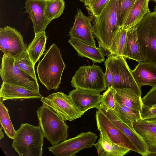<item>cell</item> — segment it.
<instances>
[{
	"label": "cell",
	"mask_w": 156,
	"mask_h": 156,
	"mask_svg": "<svg viewBox=\"0 0 156 156\" xmlns=\"http://www.w3.org/2000/svg\"><path fill=\"white\" fill-rule=\"evenodd\" d=\"M156 107V105H154L153 106V108H155V107Z\"/></svg>",
	"instance_id": "42"
},
{
	"label": "cell",
	"mask_w": 156,
	"mask_h": 156,
	"mask_svg": "<svg viewBox=\"0 0 156 156\" xmlns=\"http://www.w3.org/2000/svg\"><path fill=\"white\" fill-rule=\"evenodd\" d=\"M48 0H27L24 8L25 12L33 24L35 34L45 32L51 23L46 16L45 9Z\"/></svg>",
	"instance_id": "15"
},
{
	"label": "cell",
	"mask_w": 156,
	"mask_h": 156,
	"mask_svg": "<svg viewBox=\"0 0 156 156\" xmlns=\"http://www.w3.org/2000/svg\"><path fill=\"white\" fill-rule=\"evenodd\" d=\"M154 1L156 4V0H151Z\"/></svg>",
	"instance_id": "41"
},
{
	"label": "cell",
	"mask_w": 156,
	"mask_h": 156,
	"mask_svg": "<svg viewBox=\"0 0 156 156\" xmlns=\"http://www.w3.org/2000/svg\"><path fill=\"white\" fill-rule=\"evenodd\" d=\"M79 0L82 2H84L87 0Z\"/></svg>",
	"instance_id": "39"
},
{
	"label": "cell",
	"mask_w": 156,
	"mask_h": 156,
	"mask_svg": "<svg viewBox=\"0 0 156 156\" xmlns=\"http://www.w3.org/2000/svg\"><path fill=\"white\" fill-rule=\"evenodd\" d=\"M134 0H117L116 14L118 23L122 27Z\"/></svg>",
	"instance_id": "31"
},
{
	"label": "cell",
	"mask_w": 156,
	"mask_h": 156,
	"mask_svg": "<svg viewBox=\"0 0 156 156\" xmlns=\"http://www.w3.org/2000/svg\"><path fill=\"white\" fill-rule=\"evenodd\" d=\"M131 72L138 86H156V66L146 62H140Z\"/></svg>",
	"instance_id": "18"
},
{
	"label": "cell",
	"mask_w": 156,
	"mask_h": 156,
	"mask_svg": "<svg viewBox=\"0 0 156 156\" xmlns=\"http://www.w3.org/2000/svg\"><path fill=\"white\" fill-rule=\"evenodd\" d=\"M117 0H110L100 15L94 16L93 32L102 50L108 52L113 37L120 27L116 14Z\"/></svg>",
	"instance_id": "2"
},
{
	"label": "cell",
	"mask_w": 156,
	"mask_h": 156,
	"mask_svg": "<svg viewBox=\"0 0 156 156\" xmlns=\"http://www.w3.org/2000/svg\"><path fill=\"white\" fill-rule=\"evenodd\" d=\"M71 84L75 88L99 92L106 90L107 87L105 73L100 66L94 64L80 66L73 77Z\"/></svg>",
	"instance_id": "7"
},
{
	"label": "cell",
	"mask_w": 156,
	"mask_h": 156,
	"mask_svg": "<svg viewBox=\"0 0 156 156\" xmlns=\"http://www.w3.org/2000/svg\"><path fill=\"white\" fill-rule=\"evenodd\" d=\"M27 47L16 29L9 26L0 28V49L4 55L14 57L26 51Z\"/></svg>",
	"instance_id": "12"
},
{
	"label": "cell",
	"mask_w": 156,
	"mask_h": 156,
	"mask_svg": "<svg viewBox=\"0 0 156 156\" xmlns=\"http://www.w3.org/2000/svg\"><path fill=\"white\" fill-rule=\"evenodd\" d=\"M104 64L112 73L113 88H130L141 95L140 88L136 82L125 58L121 56L108 55Z\"/></svg>",
	"instance_id": "6"
},
{
	"label": "cell",
	"mask_w": 156,
	"mask_h": 156,
	"mask_svg": "<svg viewBox=\"0 0 156 156\" xmlns=\"http://www.w3.org/2000/svg\"><path fill=\"white\" fill-rule=\"evenodd\" d=\"M14 63L25 73L37 80L34 66L30 59L26 51L14 57Z\"/></svg>",
	"instance_id": "29"
},
{
	"label": "cell",
	"mask_w": 156,
	"mask_h": 156,
	"mask_svg": "<svg viewBox=\"0 0 156 156\" xmlns=\"http://www.w3.org/2000/svg\"><path fill=\"white\" fill-rule=\"evenodd\" d=\"M122 56L125 58L132 59L138 62L146 61L138 41L137 32L135 27L127 30Z\"/></svg>",
	"instance_id": "21"
},
{
	"label": "cell",
	"mask_w": 156,
	"mask_h": 156,
	"mask_svg": "<svg viewBox=\"0 0 156 156\" xmlns=\"http://www.w3.org/2000/svg\"><path fill=\"white\" fill-rule=\"evenodd\" d=\"M65 6L64 0H48L45 9V14L51 22L59 17L63 13Z\"/></svg>",
	"instance_id": "30"
},
{
	"label": "cell",
	"mask_w": 156,
	"mask_h": 156,
	"mask_svg": "<svg viewBox=\"0 0 156 156\" xmlns=\"http://www.w3.org/2000/svg\"><path fill=\"white\" fill-rule=\"evenodd\" d=\"M115 100L119 103L125 106L141 116L143 103L140 95L129 88L115 89Z\"/></svg>",
	"instance_id": "20"
},
{
	"label": "cell",
	"mask_w": 156,
	"mask_h": 156,
	"mask_svg": "<svg viewBox=\"0 0 156 156\" xmlns=\"http://www.w3.org/2000/svg\"><path fill=\"white\" fill-rule=\"evenodd\" d=\"M35 34L34 39L29 44L26 51L34 66L43 54L47 42L45 32Z\"/></svg>",
	"instance_id": "25"
},
{
	"label": "cell",
	"mask_w": 156,
	"mask_h": 156,
	"mask_svg": "<svg viewBox=\"0 0 156 156\" xmlns=\"http://www.w3.org/2000/svg\"><path fill=\"white\" fill-rule=\"evenodd\" d=\"M105 67L106 70L105 73V79L106 85L108 88H109L112 86V76L108 68L106 66Z\"/></svg>",
	"instance_id": "36"
},
{
	"label": "cell",
	"mask_w": 156,
	"mask_h": 156,
	"mask_svg": "<svg viewBox=\"0 0 156 156\" xmlns=\"http://www.w3.org/2000/svg\"><path fill=\"white\" fill-rule=\"evenodd\" d=\"M143 104L151 107L156 105V86L152 87L147 94L142 98Z\"/></svg>",
	"instance_id": "34"
},
{
	"label": "cell",
	"mask_w": 156,
	"mask_h": 156,
	"mask_svg": "<svg viewBox=\"0 0 156 156\" xmlns=\"http://www.w3.org/2000/svg\"><path fill=\"white\" fill-rule=\"evenodd\" d=\"M115 89L112 87L108 88L102 94V100L99 108L106 112L110 110H115L116 102L115 98Z\"/></svg>",
	"instance_id": "32"
},
{
	"label": "cell",
	"mask_w": 156,
	"mask_h": 156,
	"mask_svg": "<svg viewBox=\"0 0 156 156\" xmlns=\"http://www.w3.org/2000/svg\"><path fill=\"white\" fill-rule=\"evenodd\" d=\"M43 104L51 108L65 121H73L83 115L71 98L63 92H57L46 97H42Z\"/></svg>",
	"instance_id": "10"
},
{
	"label": "cell",
	"mask_w": 156,
	"mask_h": 156,
	"mask_svg": "<svg viewBox=\"0 0 156 156\" xmlns=\"http://www.w3.org/2000/svg\"><path fill=\"white\" fill-rule=\"evenodd\" d=\"M69 95L83 115L91 108L98 109L102 98L100 92L76 88L70 91Z\"/></svg>",
	"instance_id": "16"
},
{
	"label": "cell",
	"mask_w": 156,
	"mask_h": 156,
	"mask_svg": "<svg viewBox=\"0 0 156 156\" xmlns=\"http://www.w3.org/2000/svg\"><path fill=\"white\" fill-rule=\"evenodd\" d=\"M103 113L131 140L142 156H147L148 147L142 137L136 132L133 125L124 122L117 115L114 110L106 112L99 108Z\"/></svg>",
	"instance_id": "14"
},
{
	"label": "cell",
	"mask_w": 156,
	"mask_h": 156,
	"mask_svg": "<svg viewBox=\"0 0 156 156\" xmlns=\"http://www.w3.org/2000/svg\"><path fill=\"white\" fill-rule=\"evenodd\" d=\"M98 138L95 134L90 131L83 132L48 148L57 156H75L80 150L92 147Z\"/></svg>",
	"instance_id": "9"
},
{
	"label": "cell",
	"mask_w": 156,
	"mask_h": 156,
	"mask_svg": "<svg viewBox=\"0 0 156 156\" xmlns=\"http://www.w3.org/2000/svg\"><path fill=\"white\" fill-rule=\"evenodd\" d=\"M3 101L0 98V120L1 126L5 134L10 138L13 139L16 133L9 114L8 110L3 103Z\"/></svg>",
	"instance_id": "28"
},
{
	"label": "cell",
	"mask_w": 156,
	"mask_h": 156,
	"mask_svg": "<svg viewBox=\"0 0 156 156\" xmlns=\"http://www.w3.org/2000/svg\"><path fill=\"white\" fill-rule=\"evenodd\" d=\"M114 110L121 120L128 125H133V123L142 119L141 115L116 101L115 108Z\"/></svg>",
	"instance_id": "27"
},
{
	"label": "cell",
	"mask_w": 156,
	"mask_h": 156,
	"mask_svg": "<svg viewBox=\"0 0 156 156\" xmlns=\"http://www.w3.org/2000/svg\"></svg>",
	"instance_id": "43"
},
{
	"label": "cell",
	"mask_w": 156,
	"mask_h": 156,
	"mask_svg": "<svg viewBox=\"0 0 156 156\" xmlns=\"http://www.w3.org/2000/svg\"><path fill=\"white\" fill-rule=\"evenodd\" d=\"M133 126L148 147V156H156V125L141 119L133 123Z\"/></svg>",
	"instance_id": "19"
},
{
	"label": "cell",
	"mask_w": 156,
	"mask_h": 156,
	"mask_svg": "<svg viewBox=\"0 0 156 156\" xmlns=\"http://www.w3.org/2000/svg\"><path fill=\"white\" fill-rule=\"evenodd\" d=\"M65 67L59 48L53 44L39 62L37 69L38 78L48 90H56L61 83L62 76Z\"/></svg>",
	"instance_id": "1"
},
{
	"label": "cell",
	"mask_w": 156,
	"mask_h": 156,
	"mask_svg": "<svg viewBox=\"0 0 156 156\" xmlns=\"http://www.w3.org/2000/svg\"><path fill=\"white\" fill-rule=\"evenodd\" d=\"M68 42L80 57L87 58L94 63H101L105 60L101 49L87 44L78 40L70 38Z\"/></svg>",
	"instance_id": "24"
},
{
	"label": "cell",
	"mask_w": 156,
	"mask_h": 156,
	"mask_svg": "<svg viewBox=\"0 0 156 156\" xmlns=\"http://www.w3.org/2000/svg\"><path fill=\"white\" fill-rule=\"evenodd\" d=\"M154 11L156 13V6H155Z\"/></svg>",
	"instance_id": "40"
},
{
	"label": "cell",
	"mask_w": 156,
	"mask_h": 156,
	"mask_svg": "<svg viewBox=\"0 0 156 156\" xmlns=\"http://www.w3.org/2000/svg\"><path fill=\"white\" fill-rule=\"evenodd\" d=\"M135 27L145 62L156 66V13L147 14Z\"/></svg>",
	"instance_id": "5"
},
{
	"label": "cell",
	"mask_w": 156,
	"mask_h": 156,
	"mask_svg": "<svg viewBox=\"0 0 156 156\" xmlns=\"http://www.w3.org/2000/svg\"><path fill=\"white\" fill-rule=\"evenodd\" d=\"M36 112L39 126L52 146L67 139L68 126L51 108L43 104Z\"/></svg>",
	"instance_id": "4"
},
{
	"label": "cell",
	"mask_w": 156,
	"mask_h": 156,
	"mask_svg": "<svg viewBox=\"0 0 156 156\" xmlns=\"http://www.w3.org/2000/svg\"><path fill=\"white\" fill-rule=\"evenodd\" d=\"M42 97L40 93L20 86L2 83L0 98L4 101L11 100L23 101L27 99H39Z\"/></svg>",
	"instance_id": "17"
},
{
	"label": "cell",
	"mask_w": 156,
	"mask_h": 156,
	"mask_svg": "<svg viewBox=\"0 0 156 156\" xmlns=\"http://www.w3.org/2000/svg\"><path fill=\"white\" fill-rule=\"evenodd\" d=\"M93 18L94 16H86L80 9H78L75 17L73 25L69 32L70 38L96 47L91 24Z\"/></svg>",
	"instance_id": "13"
},
{
	"label": "cell",
	"mask_w": 156,
	"mask_h": 156,
	"mask_svg": "<svg viewBox=\"0 0 156 156\" xmlns=\"http://www.w3.org/2000/svg\"><path fill=\"white\" fill-rule=\"evenodd\" d=\"M100 138L94 146L99 156H123L131 150L112 141L104 133L100 132Z\"/></svg>",
	"instance_id": "22"
},
{
	"label": "cell",
	"mask_w": 156,
	"mask_h": 156,
	"mask_svg": "<svg viewBox=\"0 0 156 156\" xmlns=\"http://www.w3.org/2000/svg\"><path fill=\"white\" fill-rule=\"evenodd\" d=\"M44 137L39 126L22 123L12 146L20 156H42Z\"/></svg>",
	"instance_id": "3"
},
{
	"label": "cell",
	"mask_w": 156,
	"mask_h": 156,
	"mask_svg": "<svg viewBox=\"0 0 156 156\" xmlns=\"http://www.w3.org/2000/svg\"><path fill=\"white\" fill-rule=\"evenodd\" d=\"M149 0H136L130 9L122 26L128 30L135 26L147 14L150 12Z\"/></svg>",
	"instance_id": "23"
},
{
	"label": "cell",
	"mask_w": 156,
	"mask_h": 156,
	"mask_svg": "<svg viewBox=\"0 0 156 156\" xmlns=\"http://www.w3.org/2000/svg\"><path fill=\"white\" fill-rule=\"evenodd\" d=\"M98 130L105 134L112 142L139 153V151L128 137L103 113L100 109L95 115Z\"/></svg>",
	"instance_id": "11"
},
{
	"label": "cell",
	"mask_w": 156,
	"mask_h": 156,
	"mask_svg": "<svg viewBox=\"0 0 156 156\" xmlns=\"http://www.w3.org/2000/svg\"><path fill=\"white\" fill-rule=\"evenodd\" d=\"M2 83L23 87L40 93L37 81L28 75L14 63V57L3 55L0 68Z\"/></svg>",
	"instance_id": "8"
},
{
	"label": "cell",
	"mask_w": 156,
	"mask_h": 156,
	"mask_svg": "<svg viewBox=\"0 0 156 156\" xmlns=\"http://www.w3.org/2000/svg\"><path fill=\"white\" fill-rule=\"evenodd\" d=\"M127 30L120 27L115 33L108 49V55L122 56Z\"/></svg>",
	"instance_id": "26"
},
{
	"label": "cell",
	"mask_w": 156,
	"mask_h": 156,
	"mask_svg": "<svg viewBox=\"0 0 156 156\" xmlns=\"http://www.w3.org/2000/svg\"><path fill=\"white\" fill-rule=\"evenodd\" d=\"M141 117L146 120H156V107H150L143 104Z\"/></svg>",
	"instance_id": "35"
},
{
	"label": "cell",
	"mask_w": 156,
	"mask_h": 156,
	"mask_svg": "<svg viewBox=\"0 0 156 156\" xmlns=\"http://www.w3.org/2000/svg\"><path fill=\"white\" fill-rule=\"evenodd\" d=\"M110 0H87L84 3L91 16H97L100 15Z\"/></svg>",
	"instance_id": "33"
},
{
	"label": "cell",
	"mask_w": 156,
	"mask_h": 156,
	"mask_svg": "<svg viewBox=\"0 0 156 156\" xmlns=\"http://www.w3.org/2000/svg\"><path fill=\"white\" fill-rule=\"evenodd\" d=\"M149 122L156 125V120H147Z\"/></svg>",
	"instance_id": "38"
},
{
	"label": "cell",
	"mask_w": 156,
	"mask_h": 156,
	"mask_svg": "<svg viewBox=\"0 0 156 156\" xmlns=\"http://www.w3.org/2000/svg\"><path fill=\"white\" fill-rule=\"evenodd\" d=\"M3 129L2 127L1 126L0 127V139L1 140L4 136V134L2 131V129Z\"/></svg>",
	"instance_id": "37"
}]
</instances>
